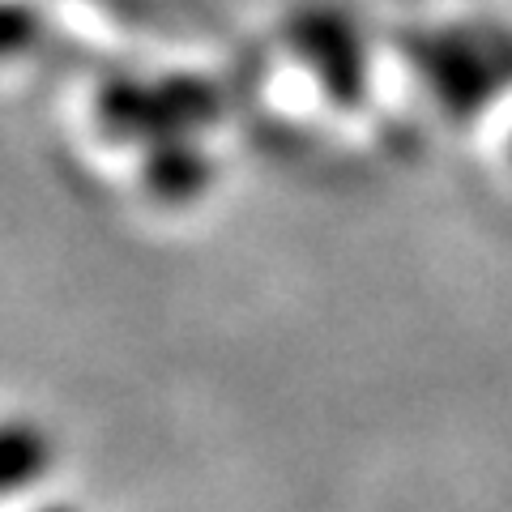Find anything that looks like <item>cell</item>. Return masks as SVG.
I'll return each mask as SVG.
<instances>
[{
  "instance_id": "cell-1",
  "label": "cell",
  "mask_w": 512,
  "mask_h": 512,
  "mask_svg": "<svg viewBox=\"0 0 512 512\" xmlns=\"http://www.w3.org/2000/svg\"><path fill=\"white\" fill-rule=\"evenodd\" d=\"M406 56L431 86L436 103L457 120L478 116L495 94L512 86V30L508 26H453L410 35Z\"/></svg>"
},
{
  "instance_id": "cell-2",
  "label": "cell",
  "mask_w": 512,
  "mask_h": 512,
  "mask_svg": "<svg viewBox=\"0 0 512 512\" xmlns=\"http://www.w3.org/2000/svg\"><path fill=\"white\" fill-rule=\"evenodd\" d=\"M218 116V99L205 82L171 77V82H111L99 94V124L116 141H175Z\"/></svg>"
},
{
  "instance_id": "cell-5",
  "label": "cell",
  "mask_w": 512,
  "mask_h": 512,
  "mask_svg": "<svg viewBox=\"0 0 512 512\" xmlns=\"http://www.w3.org/2000/svg\"><path fill=\"white\" fill-rule=\"evenodd\" d=\"M214 180V163L192 137H175V141H158L146 150L141 163V184L154 201L163 205H188L197 201Z\"/></svg>"
},
{
  "instance_id": "cell-3",
  "label": "cell",
  "mask_w": 512,
  "mask_h": 512,
  "mask_svg": "<svg viewBox=\"0 0 512 512\" xmlns=\"http://www.w3.org/2000/svg\"><path fill=\"white\" fill-rule=\"evenodd\" d=\"M299 52L312 60L320 86L338 107H359L367 90V69H363V43L359 35L338 18H312L299 30Z\"/></svg>"
},
{
  "instance_id": "cell-4",
  "label": "cell",
  "mask_w": 512,
  "mask_h": 512,
  "mask_svg": "<svg viewBox=\"0 0 512 512\" xmlns=\"http://www.w3.org/2000/svg\"><path fill=\"white\" fill-rule=\"evenodd\" d=\"M56 436L35 414H0V500L35 491L56 470Z\"/></svg>"
},
{
  "instance_id": "cell-6",
  "label": "cell",
  "mask_w": 512,
  "mask_h": 512,
  "mask_svg": "<svg viewBox=\"0 0 512 512\" xmlns=\"http://www.w3.org/2000/svg\"><path fill=\"white\" fill-rule=\"evenodd\" d=\"M35 512H82L77 504H64V500H52V504H39Z\"/></svg>"
}]
</instances>
